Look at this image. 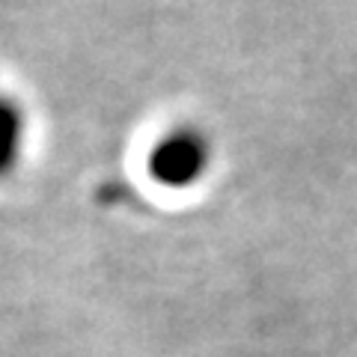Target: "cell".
<instances>
[{"label":"cell","instance_id":"obj_1","mask_svg":"<svg viewBox=\"0 0 357 357\" xmlns=\"http://www.w3.org/2000/svg\"><path fill=\"white\" fill-rule=\"evenodd\" d=\"M211 143L199 128L182 126L167 131L149 152V176L164 188H188L206 176Z\"/></svg>","mask_w":357,"mask_h":357},{"label":"cell","instance_id":"obj_2","mask_svg":"<svg viewBox=\"0 0 357 357\" xmlns=\"http://www.w3.org/2000/svg\"><path fill=\"white\" fill-rule=\"evenodd\" d=\"M27 137V116L21 105L9 96H0V178L18 167Z\"/></svg>","mask_w":357,"mask_h":357}]
</instances>
